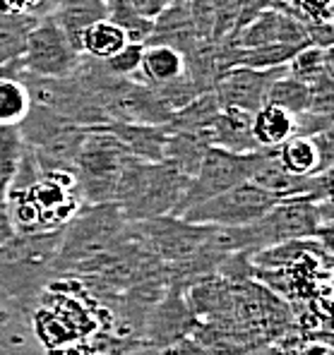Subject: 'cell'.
<instances>
[{
    "instance_id": "obj_1",
    "label": "cell",
    "mask_w": 334,
    "mask_h": 355,
    "mask_svg": "<svg viewBox=\"0 0 334 355\" xmlns=\"http://www.w3.org/2000/svg\"><path fill=\"white\" fill-rule=\"evenodd\" d=\"M106 329L116 331L113 315L77 279L51 281L29 315V331L46 355H77Z\"/></svg>"
},
{
    "instance_id": "obj_2",
    "label": "cell",
    "mask_w": 334,
    "mask_h": 355,
    "mask_svg": "<svg viewBox=\"0 0 334 355\" xmlns=\"http://www.w3.org/2000/svg\"><path fill=\"white\" fill-rule=\"evenodd\" d=\"M5 207L15 233H51L60 231L80 211L82 200L77 195L75 175L46 173L24 147Z\"/></svg>"
},
{
    "instance_id": "obj_3",
    "label": "cell",
    "mask_w": 334,
    "mask_h": 355,
    "mask_svg": "<svg viewBox=\"0 0 334 355\" xmlns=\"http://www.w3.org/2000/svg\"><path fill=\"white\" fill-rule=\"evenodd\" d=\"M192 178L183 175L166 161H140L130 156L125 164L113 205L128 221L176 216Z\"/></svg>"
},
{
    "instance_id": "obj_4",
    "label": "cell",
    "mask_w": 334,
    "mask_h": 355,
    "mask_svg": "<svg viewBox=\"0 0 334 355\" xmlns=\"http://www.w3.org/2000/svg\"><path fill=\"white\" fill-rule=\"evenodd\" d=\"M128 218L113 202L82 205L80 211L62 226L53 266L58 279H70L75 271L108 252L128 233Z\"/></svg>"
},
{
    "instance_id": "obj_5",
    "label": "cell",
    "mask_w": 334,
    "mask_h": 355,
    "mask_svg": "<svg viewBox=\"0 0 334 355\" xmlns=\"http://www.w3.org/2000/svg\"><path fill=\"white\" fill-rule=\"evenodd\" d=\"M130 154L116 137L99 128H87L75 161V185L82 205H108Z\"/></svg>"
},
{
    "instance_id": "obj_6",
    "label": "cell",
    "mask_w": 334,
    "mask_h": 355,
    "mask_svg": "<svg viewBox=\"0 0 334 355\" xmlns=\"http://www.w3.org/2000/svg\"><path fill=\"white\" fill-rule=\"evenodd\" d=\"M19 135L41 171L75 175V161L85 142L87 128L67 123L56 113L31 103L27 118L19 123Z\"/></svg>"
},
{
    "instance_id": "obj_7",
    "label": "cell",
    "mask_w": 334,
    "mask_h": 355,
    "mask_svg": "<svg viewBox=\"0 0 334 355\" xmlns=\"http://www.w3.org/2000/svg\"><path fill=\"white\" fill-rule=\"evenodd\" d=\"M276 197L267 190L253 185L250 180L217 197L200 202L183 214V221L197 223V226H217V228H238L262 218L276 205Z\"/></svg>"
},
{
    "instance_id": "obj_8",
    "label": "cell",
    "mask_w": 334,
    "mask_h": 355,
    "mask_svg": "<svg viewBox=\"0 0 334 355\" xmlns=\"http://www.w3.org/2000/svg\"><path fill=\"white\" fill-rule=\"evenodd\" d=\"M22 70L46 80H65L72 77L82 62V53L70 44L62 29L51 15L39 17L27 36L22 53Z\"/></svg>"
},
{
    "instance_id": "obj_9",
    "label": "cell",
    "mask_w": 334,
    "mask_h": 355,
    "mask_svg": "<svg viewBox=\"0 0 334 355\" xmlns=\"http://www.w3.org/2000/svg\"><path fill=\"white\" fill-rule=\"evenodd\" d=\"M253 164H255V151L253 154H231V151L210 147L205 159H202L200 168H197V173L192 175L190 185H187V192L183 197L178 211H176V218H181L190 207L200 205V202L210 200V197H217L222 192L250 180Z\"/></svg>"
},
{
    "instance_id": "obj_10",
    "label": "cell",
    "mask_w": 334,
    "mask_h": 355,
    "mask_svg": "<svg viewBox=\"0 0 334 355\" xmlns=\"http://www.w3.org/2000/svg\"><path fill=\"white\" fill-rule=\"evenodd\" d=\"M197 329H200V322L187 305L185 291L169 281L164 295L154 302L144 317L140 341L149 348H169L183 338H192Z\"/></svg>"
},
{
    "instance_id": "obj_11",
    "label": "cell",
    "mask_w": 334,
    "mask_h": 355,
    "mask_svg": "<svg viewBox=\"0 0 334 355\" xmlns=\"http://www.w3.org/2000/svg\"><path fill=\"white\" fill-rule=\"evenodd\" d=\"M286 67L276 70H250V67H228L214 80V96L222 108H238L250 116L267 103V92L276 77H281Z\"/></svg>"
},
{
    "instance_id": "obj_12",
    "label": "cell",
    "mask_w": 334,
    "mask_h": 355,
    "mask_svg": "<svg viewBox=\"0 0 334 355\" xmlns=\"http://www.w3.org/2000/svg\"><path fill=\"white\" fill-rule=\"evenodd\" d=\"M231 44L236 46L284 44V46L303 49V46H310V41H308V22H303L289 8V3L272 5V8L262 10Z\"/></svg>"
},
{
    "instance_id": "obj_13",
    "label": "cell",
    "mask_w": 334,
    "mask_h": 355,
    "mask_svg": "<svg viewBox=\"0 0 334 355\" xmlns=\"http://www.w3.org/2000/svg\"><path fill=\"white\" fill-rule=\"evenodd\" d=\"M99 130L108 132L123 144L130 156L140 161H164L166 151V132L164 125H140V123H121V120H111V123L97 125Z\"/></svg>"
},
{
    "instance_id": "obj_14",
    "label": "cell",
    "mask_w": 334,
    "mask_h": 355,
    "mask_svg": "<svg viewBox=\"0 0 334 355\" xmlns=\"http://www.w3.org/2000/svg\"><path fill=\"white\" fill-rule=\"evenodd\" d=\"M210 147L231 151V154H253L260 147L253 137V116L238 108H222L207 130Z\"/></svg>"
},
{
    "instance_id": "obj_15",
    "label": "cell",
    "mask_w": 334,
    "mask_h": 355,
    "mask_svg": "<svg viewBox=\"0 0 334 355\" xmlns=\"http://www.w3.org/2000/svg\"><path fill=\"white\" fill-rule=\"evenodd\" d=\"M169 46L176 49L178 53H187L195 44H200L190 19V8L187 0H176V3L166 5L159 15L154 17L152 36L144 46Z\"/></svg>"
},
{
    "instance_id": "obj_16",
    "label": "cell",
    "mask_w": 334,
    "mask_h": 355,
    "mask_svg": "<svg viewBox=\"0 0 334 355\" xmlns=\"http://www.w3.org/2000/svg\"><path fill=\"white\" fill-rule=\"evenodd\" d=\"M108 3L106 0H56L51 17L62 29V34L70 39V44L80 51L82 34L92 27V24L106 19ZM82 53V51H80Z\"/></svg>"
},
{
    "instance_id": "obj_17",
    "label": "cell",
    "mask_w": 334,
    "mask_h": 355,
    "mask_svg": "<svg viewBox=\"0 0 334 355\" xmlns=\"http://www.w3.org/2000/svg\"><path fill=\"white\" fill-rule=\"evenodd\" d=\"M276 161L281 164V168L291 175L299 178H308L315 173H325V171H332L322 164L320 156V147H317L315 137H289L286 142H281L279 147L274 149Z\"/></svg>"
},
{
    "instance_id": "obj_18",
    "label": "cell",
    "mask_w": 334,
    "mask_h": 355,
    "mask_svg": "<svg viewBox=\"0 0 334 355\" xmlns=\"http://www.w3.org/2000/svg\"><path fill=\"white\" fill-rule=\"evenodd\" d=\"M185 75V60L183 53L169 46H144L142 62H140L137 80L147 87H159L171 80H178Z\"/></svg>"
},
{
    "instance_id": "obj_19",
    "label": "cell",
    "mask_w": 334,
    "mask_h": 355,
    "mask_svg": "<svg viewBox=\"0 0 334 355\" xmlns=\"http://www.w3.org/2000/svg\"><path fill=\"white\" fill-rule=\"evenodd\" d=\"M253 137L260 149H276L281 142L294 137V116L284 108L265 103L253 116Z\"/></svg>"
},
{
    "instance_id": "obj_20",
    "label": "cell",
    "mask_w": 334,
    "mask_h": 355,
    "mask_svg": "<svg viewBox=\"0 0 334 355\" xmlns=\"http://www.w3.org/2000/svg\"><path fill=\"white\" fill-rule=\"evenodd\" d=\"M166 132H169V139H166L164 161L174 166L176 171H181L183 175L192 178L197 173V168H200L210 144H205L200 137H195V135L171 132V130H166Z\"/></svg>"
},
{
    "instance_id": "obj_21",
    "label": "cell",
    "mask_w": 334,
    "mask_h": 355,
    "mask_svg": "<svg viewBox=\"0 0 334 355\" xmlns=\"http://www.w3.org/2000/svg\"><path fill=\"white\" fill-rule=\"evenodd\" d=\"M36 22H39V17L0 12V70L12 65V62L22 60L27 36Z\"/></svg>"
},
{
    "instance_id": "obj_22",
    "label": "cell",
    "mask_w": 334,
    "mask_h": 355,
    "mask_svg": "<svg viewBox=\"0 0 334 355\" xmlns=\"http://www.w3.org/2000/svg\"><path fill=\"white\" fill-rule=\"evenodd\" d=\"M125 44H128V39H125L123 31L118 29L111 19H101V22L92 24V27L82 34L80 51L87 58L108 60L111 55H116Z\"/></svg>"
},
{
    "instance_id": "obj_23",
    "label": "cell",
    "mask_w": 334,
    "mask_h": 355,
    "mask_svg": "<svg viewBox=\"0 0 334 355\" xmlns=\"http://www.w3.org/2000/svg\"><path fill=\"white\" fill-rule=\"evenodd\" d=\"M106 19H111L118 29L125 34V39L130 44H147L154 29V19L144 17L130 0H108V15Z\"/></svg>"
},
{
    "instance_id": "obj_24",
    "label": "cell",
    "mask_w": 334,
    "mask_h": 355,
    "mask_svg": "<svg viewBox=\"0 0 334 355\" xmlns=\"http://www.w3.org/2000/svg\"><path fill=\"white\" fill-rule=\"evenodd\" d=\"M31 108L27 87L15 75H0V128H19Z\"/></svg>"
},
{
    "instance_id": "obj_25",
    "label": "cell",
    "mask_w": 334,
    "mask_h": 355,
    "mask_svg": "<svg viewBox=\"0 0 334 355\" xmlns=\"http://www.w3.org/2000/svg\"><path fill=\"white\" fill-rule=\"evenodd\" d=\"M286 72L296 80L312 85L320 77L332 75V49H320V46H303L294 53V58L286 65Z\"/></svg>"
},
{
    "instance_id": "obj_26",
    "label": "cell",
    "mask_w": 334,
    "mask_h": 355,
    "mask_svg": "<svg viewBox=\"0 0 334 355\" xmlns=\"http://www.w3.org/2000/svg\"><path fill=\"white\" fill-rule=\"evenodd\" d=\"M267 103H272L276 108H284L291 116H299L310 108V87L306 82L291 77L289 72H284L281 77H276L267 92Z\"/></svg>"
},
{
    "instance_id": "obj_27",
    "label": "cell",
    "mask_w": 334,
    "mask_h": 355,
    "mask_svg": "<svg viewBox=\"0 0 334 355\" xmlns=\"http://www.w3.org/2000/svg\"><path fill=\"white\" fill-rule=\"evenodd\" d=\"M24 156V139L19 128H0V205L8 200L10 185L17 175L19 161Z\"/></svg>"
},
{
    "instance_id": "obj_28",
    "label": "cell",
    "mask_w": 334,
    "mask_h": 355,
    "mask_svg": "<svg viewBox=\"0 0 334 355\" xmlns=\"http://www.w3.org/2000/svg\"><path fill=\"white\" fill-rule=\"evenodd\" d=\"M0 355H46L29 331V322L10 320L0 329Z\"/></svg>"
},
{
    "instance_id": "obj_29",
    "label": "cell",
    "mask_w": 334,
    "mask_h": 355,
    "mask_svg": "<svg viewBox=\"0 0 334 355\" xmlns=\"http://www.w3.org/2000/svg\"><path fill=\"white\" fill-rule=\"evenodd\" d=\"M152 89H154V94L159 96V101L164 103V108L171 113V116H174L176 111H181V108H185L190 101H195L200 94H205V89L197 87L187 75L178 77V80L166 82V85L152 87Z\"/></svg>"
},
{
    "instance_id": "obj_30",
    "label": "cell",
    "mask_w": 334,
    "mask_h": 355,
    "mask_svg": "<svg viewBox=\"0 0 334 355\" xmlns=\"http://www.w3.org/2000/svg\"><path fill=\"white\" fill-rule=\"evenodd\" d=\"M142 53H144L142 44H130L128 41L116 55H111L108 60H101V62H103V67L116 77H137Z\"/></svg>"
},
{
    "instance_id": "obj_31",
    "label": "cell",
    "mask_w": 334,
    "mask_h": 355,
    "mask_svg": "<svg viewBox=\"0 0 334 355\" xmlns=\"http://www.w3.org/2000/svg\"><path fill=\"white\" fill-rule=\"evenodd\" d=\"M332 5L334 0H289V8L310 24H332Z\"/></svg>"
},
{
    "instance_id": "obj_32",
    "label": "cell",
    "mask_w": 334,
    "mask_h": 355,
    "mask_svg": "<svg viewBox=\"0 0 334 355\" xmlns=\"http://www.w3.org/2000/svg\"><path fill=\"white\" fill-rule=\"evenodd\" d=\"M190 19L200 41H212L214 29V0H187Z\"/></svg>"
},
{
    "instance_id": "obj_33",
    "label": "cell",
    "mask_w": 334,
    "mask_h": 355,
    "mask_svg": "<svg viewBox=\"0 0 334 355\" xmlns=\"http://www.w3.org/2000/svg\"><path fill=\"white\" fill-rule=\"evenodd\" d=\"M53 5H56V0H0V12L46 17V15H51Z\"/></svg>"
},
{
    "instance_id": "obj_34",
    "label": "cell",
    "mask_w": 334,
    "mask_h": 355,
    "mask_svg": "<svg viewBox=\"0 0 334 355\" xmlns=\"http://www.w3.org/2000/svg\"><path fill=\"white\" fill-rule=\"evenodd\" d=\"M330 130H332V116H322V113H310V111L294 116L296 137H312V135L330 132Z\"/></svg>"
},
{
    "instance_id": "obj_35",
    "label": "cell",
    "mask_w": 334,
    "mask_h": 355,
    "mask_svg": "<svg viewBox=\"0 0 334 355\" xmlns=\"http://www.w3.org/2000/svg\"><path fill=\"white\" fill-rule=\"evenodd\" d=\"M130 3L135 5V8L140 10V12L144 15V17H156V15L161 12V10L169 5V0H130Z\"/></svg>"
},
{
    "instance_id": "obj_36",
    "label": "cell",
    "mask_w": 334,
    "mask_h": 355,
    "mask_svg": "<svg viewBox=\"0 0 334 355\" xmlns=\"http://www.w3.org/2000/svg\"><path fill=\"white\" fill-rule=\"evenodd\" d=\"M12 236H15V226H12V221H10L8 207L0 205V245H5Z\"/></svg>"
},
{
    "instance_id": "obj_37",
    "label": "cell",
    "mask_w": 334,
    "mask_h": 355,
    "mask_svg": "<svg viewBox=\"0 0 334 355\" xmlns=\"http://www.w3.org/2000/svg\"><path fill=\"white\" fill-rule=\"evenodd\" d=\"M123 355H154V351L149 346H144V343H137V346H133L128 353H123Z\"/></svg>"
},
{
    "instance_id": "obj_38",
    "label": "cell",
    "mask_w": 334,
    "mask_h": 355,
    "mask_svg": "<svg viewBox=\"0 0 334 355\" xmlns=\"http://www.w3.org/2000/svg\"><path fill=\"white\" fill-rule=\"evenodd\" d=\"M10 320H12V317H10V312L8 310H5V307L3 305H0V329H3L5 324H8V322Z\"/></svg>"
},
{
    "instance_id": "obj_39",
    "label": "cell",
    "mask_w": 334,
    "mask_h": 355,
    "mask_svg": "<svg viewBox=\"0 0 334 355\" xmlns=\"http://www.w3.org/2000/svg\"><path fill=\"white\" fill-rule=\"evenodd\" d=\"M272 5H281V3H289V0H269Z\"/></svg>"
},
{
    "instance_id": "obj_40",
    "label": "cell",
    "mask_w": 334,
    "mask_h": 355,
    "mask_svg": "<svg viewBox=\"0 0 334 355\" xmlns=\"http://www.w3.org/2000/svg\"><path fill=\"white\" fill-rule=\"evenodd\" d=\"M171 3H176V0H169V5H171Z\"/></svg>"
},
{
    "instance_id": "obj_41",
    "label": "cell",
    "mask_w": 334,
    "mask_h": 355,
    "mask_svg": "<svg viewBox=\"0 0 334 355\" xmlns=\"http://www.w3.org/2000/svg\"><path fill=\"white\" fill-rule=\"evenodd\" d=\"M106 3H108V0H106Z\"/></svg>"
}]
</instances>
